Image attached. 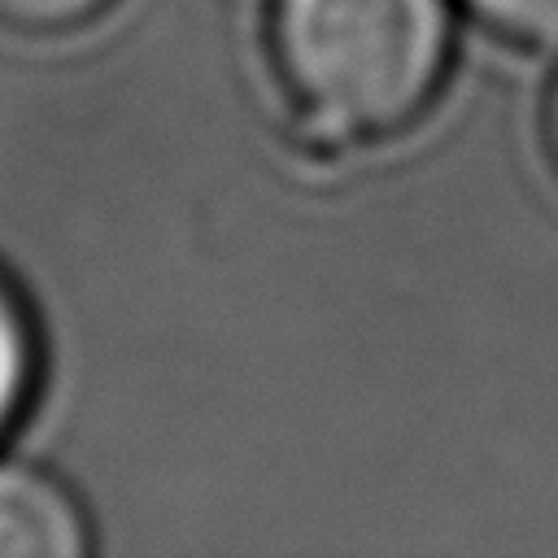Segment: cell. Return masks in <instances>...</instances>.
Listing matches in <instances>:
<instances>
[{
    "instance_id": "1",
    "label": "cell",
    "mask_w": 558,
    "mask_h": 558,
    "mask_svg": "<svg viewBox=\"0 0 558 558\" xmlns=\"http://www.w3.org/2000/svg\"><path fill=\"white\" fill-rule=\"evenodd\" d=\"M458 9V0H270L266 57L292 144L310 161H336L410 131L449 78Z\"/></svg>"
},
{
    "instance_id": "2",
    "label": "cell",
    "mask_w": 558,
    "mask_h": 558,
    "mask_svg": "<svg viewBox=\"0 0 558 558\" xmlns=\"http://www.w3.org/2000/svg\"><path fill=\"white\" fill-rule=\"evenodd\" d=\"M92 523L44 466L0 458V558H87Z\"/></svg>"
},
{
    "instance_id": "3",
    "label": "cell",
    "mask_w": 558,
    "mask_h": 558,
    "mask_svg": "<svg viewBox=\"0 0 558 558\" xmlns=\"http://www.w3.org/2000/svg\"><path fill=\"white\" fill-rule=\"evenodd\" d=\"M35 379H39V336L17 288L0 275V445L31 405Z\"/></svg>"
},
{
    "instance_id": "4",
    "label": "cell",
    "mask_w": 558,
    "mask_h": 558,
    "mask_svg": "<svg viewBox=\"0 0 558 558\" xmlns=\"http://www.w3.org/2000/svg\"><path fill=\"white\" fill-rule=\"evenodd\" d=\"M484 31L519 48H558V0H458Z\"/></svg>"
},
{
    "instance_id": "5",
    "label": "cell",
    "mask_w": 558,
    "mask_h": 558,
    "mask_svg": "<svg viewBox=\"0 0 558 558\" xmlns=\"http://www.w3.org/2000/svg\"><path fill=\"white\" fill-rule=\"evenodd\" d=\"M113 0H0V26L22 35H65L100 17Z\"/></svg>"
},
{
    "instance_id": "6",
    "label": "cell",
    "mask_w": 558,
    "mask_h": 558,
    "mask_svg": "<svg viewBox=\"0 0 558 558\" xmlns=\"http://www.w3.org/2000/svg\"><path fill=\"white\" fill-rule=\"evenodd\" d=\"M541 135H545V153H549V161H554V170H558V65H554V74H549V83H545Z\"/></svg>"
}]
</instances>
